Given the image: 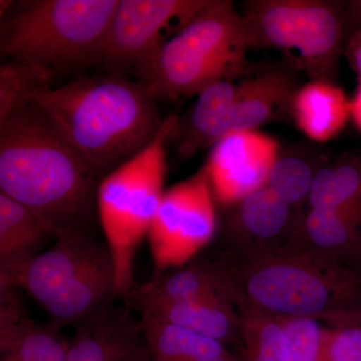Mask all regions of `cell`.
I'll return each mask as SVG.
<instances>
[{"label":"cell","instance_id":"cell-1","mask_svg":"<svg viewBox=\"0 0 361 361\" xmlns=\"http://www.w3.org/2000/svg\"><path fill=\"white\" fill-rule=\"evenodd\" d=\"M99 177L37 104L0 123V193L37 214L56 238L87 231Z\"/></svg>","mask_w":361,"mask_h":361},{"label":"cell","instance_id":"cell-2","mask_svg":"<svg viewBox=\"0 0 361 361\" xmlns=\"http://www.w3.org/2000/svg\"><path fill=\"white\" fill-rule=\"evenodd\" d=\"M139 80L82 78L37 92L30 102L99 174L118 168L153 141L164 118Z\"/></svg>","mask_w":361,"mask_h":361},{"label":"cell","instance_id":"cell-3","mask_svg":"<svg viewBox=\"0 0 361 361\" xmlns=\"http://www.w3.org/2000/svg\"><path fill=\"white\" fill-rule=\"evenodd\" d=\"M229 266L237 305L276 317H310L334 322L361 307V277L290 243L242 252Z\"/></svg>","mask_w":361,"mask_h":361},{"label":"cell","instance_id":"cell-4","mask_svg":"<svg viewBox=\"0 0 361 361\" xmlns=\"http://www.w3.org/2000/svg\"><path fill=\"white\" fill-rule=\"evenodd\" d=\"M245 20L232 1L210 0L137 68L139 82L156 99L198 94L220 80L251 73Z\"/></svg>","mask_w":361,"mask_h":361},{"label":"cell","instance_id":"cell-5","mask_svg":"<svg viewBox=\"0 0 361 361\" xmlns=\"http://www.w3.org/2000/svg\"><path fill=\"white\" fill-rule=\"evenodd\" d=\"M118 4V0L18 2L1 18V58L45 66L56 73L94 63L97 44Z\"/></svg>","mask_w":361,"mask_h":361},{"label":"cell","instance_id":"cell-6","mask_svg":"<svg viewBox=\"0 0 361 361\" xmlns=\"http://www.w3.org/2000/svg\"><path fill=\"white\" fill-rule=\"evenodd\" d=\"M177 118L175 115L164 118L153 141L99 183L97 206L115 265L116 298L127 300L135 288V253L148 234L165 193L166 144L172 137Z\"/></svg>","mask_w":361,"mask_h":361},{"label":"cell","instance_id":"cell-7","mask_svg":"<svg viewBox=\"0 0 361 361\" xmlns=\"http://www.w3.org/2000/svg\"><path fill=\"white\" fill-rule=\"evenodd\" d=\"M23 272V289L49 316L54 326H80L113 303L115 265L106 242L87 231L56 238Z\"/></svg>","mask_w":361,"mask_h":361},{"label":"cell","instance_id":"cell-8","mask_svg":"<svg viewBox=\"0 0 361 361\" xmlns=\"http://www.w3.org/2000/svg\"><path fill=\"white\" fill-rule=\"evenodd\" d=\"M244 6L251 47L278 49L311 80L336 84L348 37L344 2L252 0Z\"/></svg>","mask_w":361,"mask_h":361},{"label":"cell","instance_id":"cell-9","mask_svg":"<svg viewBox=\"0 0 361 361\" xmlns=\"http://www.w3.org/2000/svg\"><path fill=\"white\" fill-rule=\"evenodd\" d=\"M215 198L205 166L165 191L147 238L155 276L186 265L213 238Z\"/></svg>","mask_w":361,"mask_h":361},{"label":"cell","instance_id":"cell-10","mask_svg":"<svg viewBox=\"0 0 361 361\" xmlns=\"http://www.w3.org/2000/svg\"><path fill=\"white\" fill-rule=\"evenodd\" d=\"M210 0H118L94 61L118 68H139L165 39L163 32L178 21L184 26Z\"/></svg>","mask_w":361,"mask_h":361},{"label":"cell","instance_id":"cell-11","mask_svg":"<svg viewBox=\"0 0 361 361\" xmlns=\"http://www.w3.org/2000/svg\"><path fill=\"white\" fill-rule=\"evenodd\" d=\"M279 144L256 130L227 135L213 147L205 167L214 198L233 206L267 184Z\"/></svg>","mask_w":361,"mask_h":361},{"label":"cell","instance_id":"cell-12","mask_svg":"<svg viewBox=\"0 0 361 361\" xmlns=\"http://www.w3.org/2000/svg\"><path fill=\"white\" fill-rule=\"evenodd\" d=\"M66 361H152L141 319L113 303L75 327Z\"/></svg>","mask_w":361,"mask_h":361},{"label":"cell","instance_id":"cell-13","mask_svg":"<svg viewBox=\"0 0 361 361\" xmlns=\"http://www.w3.org/2000/svg\"><path fill=\"white\" fill-rule=\"evenodd\" d=\"M153 280L135 286L125 301L130 311L141 312L155 306L228 297L236 302L234 280L228 264L187 263Z\"/></svg>","mask_w":361,"mask_h":361},{"label":"cell","instance_id":"cell-14","mask_svg":"<svg viewBox=\"0 0 361 361\" xmlns=\"http://www.w3.org/2000/svg\"><path fill=\"white\" fill-rule=\"evenodd\" d=\"M71 341L28 316L18 288L0 289V361H66Z\"/></svg>","mask_w":361,"mask_h":361},{"label":"cell","instance_id":"cell-15","mask_svg":"<svg viewBox=\"0 0 361 361\" xmlns=\"http://www.w3.org/2000/svg\"><path fill=\"white\" fill-rule=\"evenodd\" d=\"M300 87L286 68L251 71L236 85L231 133L256 130L281 118H292V106Z\"/></svg>","mask_w":361,"mask_h":361},{"label":"cell","instance_id":"cell-16","mask_svg":"<svg viewBox=\"0 0 361 361\" xmlns=\"http://www.w3.org/2000/svg\"><path fill=\"white\" fill-rule=\"evenodd\" d=\"M197 96L186 115L177 118L171 137L177 142L178 155L185 160L222 141L231 133L234 121L236 85L231 80L214 82Z\"/></svg>","mask_w":361,"mask_h":361},{"label":"cell","instance_id":"cell-17","mask_svg":"<svg viewBox=\"0 0 361 361\" xmlns=\"http://www.w3.org/2000/svg\"><path fill=\"white\" fill-rule=\"evenodd\" d=\"M230 228L241 242L242 252L265 250L284 245L299 215L267 186L233 205Z\"/></svg>","mask_w":361,"mask_h":361},{"label":"cell","instance_id":"cell-18","mask_svg":"<svg viewBox=\"0 0 361 361\" xmlns=\"http://www.w3.org/2000/svg\"><path fill=\"white\" fill-rule=\"evenodd\" d=\"M51 230L37 214L0 193V289L18 288Z\"/></svg>","mask_w":361,"mask_h":361},{"label":"cell","instance_id":"cell-19","mask_svg":"<svg viewBox=\"0 0 361 361\" xmlns=\"http://www.w3.org/2000/svg\"><path fill=\"white\" fill-rule=\"evenodd\" d=\"M235 304L228 297L166 304L141 311L140 319L174 325L226 343L241 332V319Z\"/></svg>","mask_w":361,"mask_h":361},{"label":"cell","instance_id":"cell-20","mask_svg":"<svg viewBox=\"0 0 361 361\" xmlns=\"http://www.w3.org/2000/svg\"><path fill=\"white\" fill-rule=\"evenodd\" d=\"M350 118V101L334 82L310 80L297 92L292 118L297 127L316 142L334 139Z\"/></svg>","mask_w":361,"mask_h":361},{"label":"cell","instance_id":"cell-21","mask_svg":"<svg viewBox=\"0 0 361 361\" xmlns=\"http://www.w3.org/2000/svg\"><path fill=\"white\" fill-rule=\"evenodd\" d=\"M308 203L315 210L361 211V155L344 157L317 170Z\"/></svg>","mask_w":361,"mask_h":361},{"label":"cell","instance_id":"cell-22","mask_svg":"<svg viewBox=\"0 0 361 361\" xmlns=\"http://www.w3.org/2000/svg\"><path fill=\"white\" fill-rule=\"evenodd\" d=\"M152 361H204L223 355L224 343L174 325L142 320Z\"/></svg>","mask_w":361,"mask_h":361},{"label":"cell","instance_id":"cell-23","mask_svg":"<svg viewBox=\"0 0 361 361\" xmlns=\"http://www.w3.org/2000/svg\"><path fill=\"white\" fill-rule=\"evenodd\" d=\"M56 75L45 66L4 61L0 66V123L30 104L35 94L51 89Z\"/></svg>","mask_w":361,"mask_h":361},{"label":"cell","instance_id":"cell-24","mask_svg":"<svg viewBox=\"0 0 361 361\" xmlns=\"http://www.w3.org/2000/svg\"><path fill=\"white\" fill-rule=\"evenodd\" d=\"M246 357L255 361H289L283 329L276 316L238 305Z\"/></svg>","mask_w":361,"mask_h":361},{"label":"cell","instance_id":"cell-25","mask_svg":"<svg viewBox=\"0 0 361 361\" xmlns=\"http://www.w3.org/2000/svg\"><path fill=\"white\" fill-rule=\"evenodd\" d=\"M316 172L310 163L301 157L279 154L266 186L294 208L305 199L308 200Z\"/></svg>","mask_w":361,"mask_h":361},{"label":"cell","instance_id":"cell-26","mask_svg":"<svg viewBox=\"0 0 361 361\" xmlns=\"http://www.w3.org/2000/svg\"><path fill=\"white\" fill-rule=\"evenodd\" d=\"M319 361H361V307L343 313L325 327Z\"/></svg>","mask_w":361,"mask_h":361},{"label":"cell","instance_id":"cell-27","mask_svg":"<svg viewBox=\"0 0 361 361\" xmlns=\"http://www.w3.org/2000/svg\"><path fill=\"white\" fill-rule=\"evenodd\" d=\"M286 337L289 361H319L325 327L310 317H277Z\"/></svg>","mask_w":361,"mask_h":361},{"label":"cell","instance_id":"cell-28","mask_svg":"<svg viewBox=\"0 0 361 361\" xmlns=\"http://www.w3.org/2000/svg\"><path fill=\"white\" fill-rule=\"evenodd\" d=\"M344 51L361 82V28L348 33L344 44Z\"/></svg>","mask_w":361,"mask_h":361},{"label":"cell","instance_id":"cell-29","mask_svg":"<svg viewBox=\"0 0 361 361\" xmlns=\"http://www.w3.org/2000/svg\"><path fill=\"white\" fill-rule=\"evenodd\" d=\"M345 4L346 30L349 32L361 28V0L344 2Z\"/></svg>","mask_w":361,"mask_h":361},{"label":"cell","instance_id":"cell-30","mask_svg":"<svg viewBox=\"0 0 361 361\" xmlns=\"http://www.w3.org/2000/svg\"><path fill=\"white\" fill-rule=\"evenodd\" d=\"M350 118L361 132V82L355 97L350 101Z\"/></svg>","mask_w":361,"mask_h":361},{"label":"cell","instance_id":"cell-31","mask_svg":"<svg viewBox=\"0 0 361 361\" xmlns=\"http://www.w3.org/2000/svg\"><path fill=\"white\" fill-rule=\"evenodd\" d=\"M13 1H7V0H1V1H0V16H1V18H4V16L7 14V11H8V9L13 7Z\"/></svg>","mask_w":361,"mask_h":361},{"label":"cell","instance_id":"cell-32","mask_svg":"<svg viewBox=\"0 0 361 361\" xmlns=\"http://www.w3.org/2000/svg\"><path fill=\"white\" fill-rule=\"evenodd\" d=\"M358 273H360V275L361 276V259H360V266H358Z\"/></svg>","mask_w":361,"mask_h":361},{"label":"cell","instance_id":"cell-33","mask_svg":"<svg viewBox=\"0 0 361 361\" xmlns=\"http://www.w3.org/2000/svg\"><path fill=\"white\" fill-rule=\"evenodd\" d=\"M244 361H255V360H252V358L246 357L245 360H244Z\"/></svg>","mask_w":361,"mask_h":361}]
</instances>
